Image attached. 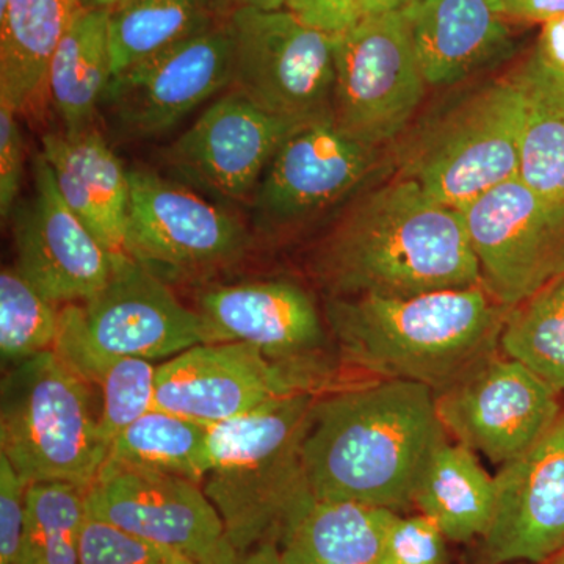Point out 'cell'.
<instances>
[{
  "instance_id": "obj_2",
  "label": "cell",
  "mask_w": 564,
  "mask_h": 564,
  "mask_svg": "<svg viewBox=\"0 0 564 564\" xmlns=\"http://www.w3.org/2000/svg\"><path fill=\"white\" fill-rule=\"evenodd\" d=\"M310 269L328 299L481 288L459 210L399 176L356 195L314 248Z\"/></svg>"
},
{
  "instance_id": "obj_20",
  "label": "cell",
  "mask_w": 564,
  "mask_h": 564,
  "mask_svg": "<svg viewBox=\"0 0 564 564\" xmlns=\"http://www.w3.org/2000/svg\"><path fill=\"white\" fill-rule=\"evenodd\" d=\"M204 315L220 343H245L272 361L322 373L318 352L326 322L313 296L289 281L218 285L199 296Z\"/></svg>"
},
{
  "instance_id": "obj_28",
  "label": "cell",
  "mask_w": 564,
  "mask_h": 564,
  "mask_svg": "<svg viewBox=\"0 0 564 564\" xmlns=\"http://www.w3.org/2000/svg\"><path fill=\"white\" fill-rule=\"evenodd\" d=\"M496 500V478L481 467L475 452L447 441L434 455L414 507L432 519L447 540L466 543L488 533Z\"/></svg>"
},
{
  "instance_id": "obj_4",
  "label": "cell",
  "mask_w": 564,
  "mask_h": 564,
  "mask_svg": "<svg viewBox=\"0 0 564 564\" xmlns=\"http://www.w3.org/2000/svg\"><path fill=\"white\" fill-rule=\"evenodd\" d=\"M318 395L291 393L209 426L202 486L237 554L280 544L315 500L304 475L303 441Z\"/></svg>"
},
{
  "instance_id": "obj_17",
  "label": "cell",
  "mask_w": 564,
  "mask_h": 564,
  "mask_svg": "<svg viewBox=\"0 0 564 564\" xmlns=\"http://www.w3.org/2000/svg\"><path fill=\"white\" fill-rule=\"evenodd\" d=\"M445 432L492 463L513 462L562 415L558 392L502 351L436 393Z\"/></svg>"
},
{
  "instance_id": "obj_40",
  "label": "cell",
  "mask_w": 564,
  "mask_h": 564,
  "mask_svg": "<svg viewBox=\"0 0 564 564\" xmlns=\"http://www.w3.org/2000/svg\"><path fill=\"white\" fill-rule=\"evenodd\" d=\"M536 52L544 62L564 73V17L544 22Z\"/></svg>"
},
{
  "instance_id": "obj_42",
  "label": "cell",
  "mask_w": 564,
  "mask_h": 564,
  "mask_svg": "<svg viewBox=\"0 0 564 564\" xmlns=\"http://www.w3.org/2000/svg\"><path fill=\"white\" fill-rule=\"evenodd\" d=\"M228 10L256 9L263 11L288 9L289 0H223Z\"/></svg>"
},
{
  "instance_id": "obj_11",
  "label": "cell",
  "mask_w": 564,
  "mask_h": 564,
  "mask_svg": "<svg viewBox=\"0 0 564 564\" xmlns=\"http://www.w3.org/2000/svg\"><path fill=\"white\" fill-rule=\"evenodd\" d=\"M87 511L196 564L237 555L202 484L182 475L106 459L87 489Z\"/></svg>"
},
{
  "instance_id": "obj_27",
  "label": "cell",
  "mask_w": 564,
  "mask_h": 564,
  "mask_svg": "<svg viewBox=\"0 0 564 564\" xmlns=\"http://www.w3.org/2000/svg\"><path fill=\"white\" fill-rule=\"evenodd\" d=\"M516 80L524 98L518 177L545 202L564 204V73L534 51Z\"/></svg>"
},
{
  "instance_id": "obj_43",
  "label": "cell",
  "mask_w": 564,
  "mask_h": 564,
  "mask_svg": "<svg viewBox=\"0 0 564 564\" xmlns=\"http://www.w3.org/2000/svg\"><path fill=\"white\" fill-rule=\"evenodd\" d=\"M413 2L414 0H362L364 18L389 13V11H400Z\"/></svg>"
},
{
  "instance_id": "obj_39",
  "label": "cell",
  "mask_w": 564,
  "mask_h": 564,
  "mask_svg": "<svg viewBox=\"0 0 564 564\" xmlns=\"http://www.w3.org/2000/svg\"><path fill=\"white\" fill-rule=\"evenodd\" d=\"M497 11L503 18L544 24L564 17V0H500Z\"/></svg>"
},
{
  "instance_id": "obj_36",
  "label": "cell",
  "mask_w": 564,
  "mask_h": 564,
  "mask_svg": "<svg viewBox=\"0 0 564 564\" xmlns=\"http://www.w3.org/2000/svg\"><path fill=\"white\" fill-rule=\"evenodd\" d=\"M28 486L0 455V564H18L20 560Z\"/></svg>"
},
{
  "instance_id": "obj_41",
  "label": "cell",
  "mask_w": 564,
  "mask_h": 564,
  "mask_svg": "<svg viewBox=\"0 0 564 564\" xmlns=\"http://www.w3.org/2000/svg\"><path fill=\"white\" fill-rule=\"evenodd\" d=\"M225 564H281L280 544L265 543L245 552L237 554L232 560Z\"/></svg>"
},
{
  "instance_id": "obj_13",
  "label": "cell",
  "mask_w": 564,
  "mask_h": 564,
  "mask_svg": "<svg viewBox=\"0 0 564 564\" xmlns=\"http://www.w3.org/2000/svg\"><path fill=\"white\" fill-rule=\"evenodd\" d=\"M304 124L310 122L267 113L229 90L165 148L163 165L172 180L202 195L251 203L267 166Z\"/></svg>"
},
{
  "instance_id": "obj_7",
  "label": "cell",
  "mask_w": 564,
  "mask_h": 564,
  "mask_svg": "<svg viewBox=\"0 0 564 564\" xmlns=\"http://www.w3.org/2000/svg\"><path fill=\"white\" fill-rule=\"evenodd\" d=\"M333 43L334 126L383 150L408 128L429 87L402 10L362 18Z\"/></svg>"
},
{
  "instance_id": "obj_1",
  "label": "cell",
  "mask_w": 564,
  "mask_h": 564,
  "mask_svg": "<svg viewBox=\"0 0 564 564\" xmlns=\"http://www.w3.org/2000/svg\"><path fill=\"white\" fill-rule=\"evenodd\" d=\"M447 434L425 384L377 380L321 393L303 441L307 486L321 502L406 510Z\"/></svg>"
},
{
  "instance_id": "obj_24",
  "label": "cell",
  "mask_w": 564,
  "mask_h": 564,
  "mask_svg": "<svg viewBox=\"0 0 564 564\" xmlns=\"http://www.w3.org/2000/svg\"><path fill=\"white\" fill-rule=\"evenodd\" d=\"M52 350L85 383L98 389L99 437L107 448L122 430L154 408L158 367L147 359L111 355L95 347L63 307Z\"/></svg>"
},
{
  "instance_id": "obj_21",
  "label": "cell",
  "mask_w": 564,
  "mask_h": 564,
  "mask_svg": "<svg viewBox=\"0 0 564 564\" xmlns=\"http://www.w3.org/2000/svg\"><path fill=\"white\" fill-rule=\"evenodd\" d=\"M46 159L63 199L111 254H128L131 182L104 133L96 128L46 133Z\"/></svg>"
},
{
  "instance_id": "obj_19",
  "label": "cell",
  "mask_w": 564,
  "mask_h": 564,
  "mask_svg": "<svg viewBox=\"0 0 564 564\" xmlns=\"http://www.w3.org/2000/svg\"><path fill=\"white\" fill-rule=\"evenodd\" d=\"M496 511L484 536L489 564H544L564 549V413L497 474Z\"/></svg>"
},
{
  "instance_id": "obj_14",
  "label": "cell",
  "mask_w": 564,
  "mask_h": 564,
  "mask_svg": "<svg viewBox=\"0 0 564 564\" xmlns=\"http://www.w3.org/2000/svg\"><path fill=\"white\" fill-rule=\"evenodd\" d=\"M63 311L95 347L111 355L152 362L220 343L199 311L181 303L165 280L129 254H115L101 291Z\"/></svg>"
},
{
  "instance_id": "obj_5",
  "label": "cell",
  "mask_w": 564,
  "mask_h": 564,
  "mask_svg": "<svg viewBox=\"0 0 564 564\" xmlns=\"http://www.w3.org/2000/svg\"><path fill=\"white\" fill-rule=\"evenodd\" d=\"M107 454L91 388L57 352H40L3 377L0 455L25 484L63 481L88 489Z\"/></svg>"
},
{
  "instance_id": "obj_45",
  "label": "cell",
  "mask_w": 564,
  "mask_h": 564,
  "mask_svg": "<svg viewBox=\"0 0 564 564\" xmlns=\"http://www.w3.org/2000/svg\"><path fill=\"white\" fill-rule=\"evenodd\" d=\"M544 564H564V549L560 551L558 554L552 556L551 560H547Z\"/></svg>"
},
{
  "instance_id": "obj_8",
  "label": "cell",
  "mask_w": 564,
  "mask_h": 564,
  "mask_svg": "<svg viewBox=\"0 0 564 564\" xmlns=\"http://www.w3.org/2000/svg\"><path fill=\"white\" fill-rule=\"evenodd\" d=\"M231 85L256 107L299 121L332 118L333 35L310 28L292 11L234 10Z\"/></svg>"
},
{
  "instance_id": "obj_3",
  "label": "cell",
  "mask_w": 564,
  "mask_h": 564,
  "mask_svg": "<svg viewBox=\"0 0 564 564\" xmlns=\"http://www.w3.org/2000/svg\"><path fill=\"white\" fill-rule=\"evenodd\" d=\"M508 313L484 288L325 303L326 326L345 362L436 393L500 352Z\"/></svg>"
},
{
  "instance_id": "obj_16",
  "label": "cell",
  "mask_w": 564,
  "mask_h": 564,
  "mask_svg": "<svg viewBox=\"0 0 564 564\" xmlns=\"http://www.w3.org/2000/svg\"><path fill=\"white\" fill-rule=\"evenodd\" d=\"M231 66L226 20L117 74L104 95L101 109L124 139H155L229 88Z\"/></svg>"
},
{
  "instance_id": "obj_32",
  "label": "cell",
  "mask_w": 564,
  "mask_h": 564,
  "mask_svg": "<svg viewBox=\"0 0 564 564\" xmlns=\"http://www.w3.org/2000/svg\"><path fill=\"white\" fill-rule=\"evenodd\" d=\"M500 351L524 364L556 392L564 391V274L511 307Z\"/></svg>"
},
{
  "instance_id": "obj_15",
  "label": "cell",
  "mask_w": 564,
  "mask_h": 564,
  "mask_svg": "<svg viewBox=\"0 0 564 564\" xmlns=\"http://www.w3.org/2000/svg\"><path fill=\"white\" fill-rule=\"evenodd\" d=\"M323 378L245 343L199 344L158 366L154 408L212 426L280 397L317 391Z\"/></svg>"
},
{
  "instance_id": "obj_33",
  "label": "cell",
  "mask_w": 564,
  "mask_h": 564,
  "mask_svg": "<svg viewBox=\"0 0 564 564\" xmlns=\"http://www.w3.org/2000/svg\"><path fill=\"white\" fill-rule=\"evenodd\" d=\"M61 310L22 276L17 267L0 272V355L3 362L21 364L52 350Z\"/></svg>"
},
{
  "instance_id": "obj_6",
  "label": "cell",
  "mask_w": 564,
  "mask_h": 564,
  "mask_svg": "<svg viewBox=\"0 0 564 564\" xmlns=\"http://www.w3.org/2000/svg\"><path fill=\"white\" fill-rule=\"evenodd\" d=\"M524 98L514 77L488 82L437 111L397 158L399 177L417 182L455 210L519 174Z\"/></svg>"
},
{
  "instance_id": "obj_18",
  "label": "cell",
  "mask_w": 564,
  "mask_h": 564,
  "mask_svg": "<svg viewBox=\"0 0 564 564\" xmlns=\"http://www.w3.org/2000/svg\"><path fill=\"white\" fill-rule=\"evenodd\" d=\"M33 198L14 218V267L52 303L85 302L109 280L115 254L63 199L41 152L33 163Z\"/></svg>"
},
{
  "instance_id": "obj_31",
  "label": "cell",
  "mask_w": 564,
  "mask_h": 564,
  "mask_svg": "<svg viewBox=\"0 0 564 564\" xmlns=\"http://www.w3.org/2000/svg\"><path fill=\"white\" fill-rule=\"evenodd\" d=\"M87 516V489L63 481L29 485L18 564H79Z\"/></svg>"
},
{
  "instance_id": "obj_47",
  "label": "cell",
  "mask_w": 564,
  "mask_h": 564,
  "mask_svg": "<svg viewBox=\"0 0 564 564\" xmlns=\"http://www.w3.org/2000/svg\"><path fill=\"white\" fill-rule=\"evenodd\" d=\"M511 564H532V563H511Z\"/></svg>"
},
{
  "instance_id": "obj_22",
  "label": "cell",
  "mask_w": 564,
  "mask_h": 564,
  "mask_svg": "<svg viewBox=\"0 0 564 564\" xmlns=\"http://www.w3.org/2000/svg\"><path fill=\"white\" fill-rule=\"evenodd\" d=\"M426 85L451 87L511 50V32L489 0H414L402 10Z\"/></svg>"
},
{
  "instance_id": "obj_44",
  "label": "cell",
  "mask_w": 564,
  "mask_h": 564,
  "mask_svg": "<svg viewBox=\"0 0 564 564\" xmlns=\"http://www.w3.org/2000/svg\"><path fill=\"white\" fill-rule=\"evenodd\" d=\"M80 7L84 10H104L111 11L129 0H79Z\"/></svg>"
},
{
  "instance_id": "obj_37",
  "label": "cell",
  "mask_w": 564,
  "mask_h": 564,
  "mask_svg": "<svg viewBox=\"0 0 564 564\" xmlns=\"http://www.w3.org/2000/svg\"><path fill=\"white\" fill-rule=\"evenodd\" d=\"M18 111L0 101V215L7 220L17 206L24 176L25 147Z\"/></svg>"
},
{
  "instance_id": "obj_12",
  "label": "cell",
  "mask_w": 564,
  "mask_h": 564,
  "mask_svg": "<svg viewBox=\"0 0 564 564\" xmlns=\"http://www.w3.org/2000/svg\"><path fill=\"white\" fill-rule=\"evenodd\" d=\"M378 163V148L345 135L332 118L304 124L282 144L252 195L256 231L269 239L296 231L358 195Z\"/></svg>"
},
{
  "instance_id": "obj_46",
  "label": "cell",
  "mask_w": 564,
  "mask_h": 564,
  "mask_svg": "<svg viewBox=\"0 0 564 564\" xmlns=\"http://www.w3.org/2000/svg\"><path fill=\"white\" fill-rule=\"evenodd\" d=\"M499 2H500V0H489V3H491V6L494 7V9H496V11H497V6H499ZM497 13H499V11H497Z\"/></svg>"
},
{
  "instance_id": "obj_9",
  "label": "cell",
  "mask_w": 564,
  "mask_h": 564,
  "mask_svg": "<svg viewBox=\"0 0 564 564\" xmlns=\"http://www.w3.org/2000/svg\"><path fill=\"white\" fill-rule=\"evenodd\" d=\"M128 254L169 281L232 265L250 248L247 226L231 210L187 185L131 170Z\"/></svg>"
},
{
  "instance_id": "obj_29",
  "label": "cell",
  "mask_w": 564,
  "mask_h": 564,
  "mask_svg": "<svg viewBox=\"0 0 564 564\" xmlns=\"http://www.w3.org/2000/svg\"><path fill=\"white\" fill-rule=\"evenodd\" d=\"M223 0H129L109 11L113 77L228 20Z\"/></svg>"
},
{
  "instance_id": "obj_25",
  "label": "cell",
  "mask_w": 564,
  "mask_h": 564,
  "mask_svg": "<svg viewBox=\"0 0 564 564\" xmlns=\"http://www.w3.org/2000/svg\"><path fill=\"white\" fill-rule=\"evenodd\" d=\"M395 511L313 500L280 543L281 564H378Z\"/></svg>"
},
{
  "instance_id": "obj_30",
  "label": "cell",
  "mask_w": 564,
  "mask_h": 564,
  "mask_svg": "<svg viewBox=\"0 0 564 564\" xmlns=\"http://www.w3.org/2000/svg\"><path fill=\"white\" fill-rule=\"evenodd\" d=\"M209 426L152 408L109 445L106 459L192 478L203 484V454Z\"/></svg>"
},
{
  "instance_id": "obj_10",
  "label": "cell",
  "mask_w": 564,
  "mask_h": 564,
  "mask_svg": "<svg viewBox=\"0 0 564 564\" xmlns=\"http://www.w3.org/2000/svg\"><path fill=\"white\" fill-rule=\"evenodd\" d=\"M464 226L481 288L507 307L524 303L564 274V204L545 202L519 177L466 204Z\"/></svg>"
},
{
  "instance_id": "obj_23",
  "label": "cell",
  "mask_w": 564,
  "mask_h": 564,
  "mask_svg": "<svg viewBox=\"0 0 564 564\" xmlns=\"http://www.w3.org/2000/svg\"><path fill=\"white\" fill-rule=\"evenodd\" d=\"M80 10L79 0H7L0 9V101L18 113L41 101L52 55Z\"/></svg>"
},
{
  "instance_id": "obj_34",
  "label": "cell",
  "mask_w": 564,
  "mask_h": 564,
  "mask_svg": "<svg viewBox=\"0 0 564 564\" xmlns=\"http://www.w3.org/2000/svg\"><path fill=\"white\" fill-rule=\"evenodd\" d=\"M79 564H196L172 549L151 543L120 527L87 516L82 529Z\"/></svg>"
},
{
  "instance_id": "obj_26",
  "label": "cell",
  "mask_w": 564,
  "mask_h": 564,
  "mask_svg": "<svg viewBox=\"0 0 564 564\" xmlns=\"http://www.w3.org/2000/svg\"><path fill=\"white\" fill-rule=\"evenodd\" d=\"M111 79L109 11L82 9L62 36L47 73V93L63 131L95 124Z\"/></svg>"
},
{
  "instance_id": "obj_35",
  "label": "cell",
  "mask_w": 564,
  "mask_h": 564,
  "mask_svg": "<svg viewBox=\"0 0 564 564\" xmlns=\"http://www.w3.org/2000/svg\"><path fill=\"white\" fill-rule=\"evenodd\" d=\"M445 540L440 527L425 514H397L389 525L378 564H444Z\"/></svg>"
},
{
  "instance_id": "obj_38",
  "label": "cell",
  "mask_w": 564,
  "mask_h": 564,
  "mask_svg": "<svg viewBox=\"0 0 564 564\" xmlns=\"http://www.w3.org/2000/svg\"><path fill=\"white\" fill-rule=\"evenodd\" d=\"M288 10L328 35H339L364 18L362 0H289Z\"/></svg>"
}]
</instances>
